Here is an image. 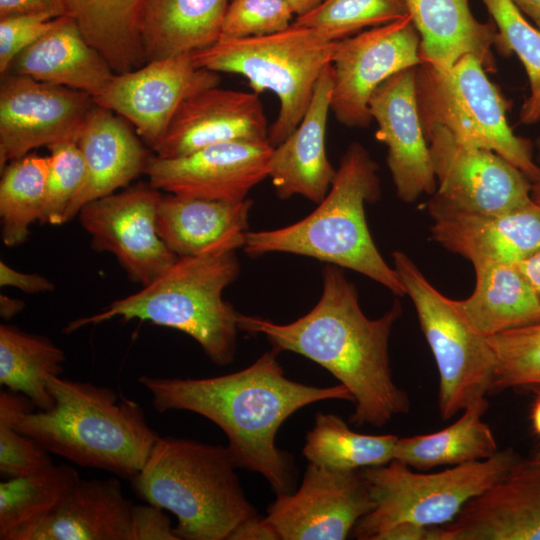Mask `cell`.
<instances>
[{"instance_id":"obj_1","label":"cell","mask_w":540,"mask_h":540,"mask_svg":"<svg viewBox=\"0 0 540 540\" xmlns=\"http://www.w3.org/2000/svg\"><path fill=\"white\" fill-rule=\"evenodd\" d=\"M272 347L250 366L208 378L140 376L156 411L185 410L216 424L228 439L237 468L262 475L277 495L294 491L297 468L290 454L276 445V435L293 413L324 400L353 396L343 384L317 387L286 377Z\"/></svg>"},{"instance_id":"obj_2","label":"cell","mask_w":540,"mask_h":540,"mask_svg":"<svg viewBox=\"0 0 540 540\" xmlns=\"http://www.w3.org/2000/svg\"><path fill=\"white\" fill-rule=\"evenodd\" d=\"M322 282L320 299L297 320L279 324L241 314L239 329L263 334L279 352L300 354L328 370L353 396L350 423L381 428L410 411L407 392L393 380L388 351L401 303L395 300L382 316L370 319L340 267L327 264Z\"/></svg>"},{"instance_id":"obj_6","label":"cell","mask_w":540,"mask_h":540,"mask_svg":"<svg viewBox=\"0 0 540 540\" xmlns=\"http://www.w3.org/2000/svg\"><path fill=\"white\" fill-rule=\"evenodd\" d=\"M236 468L227 447L160 437L131 485L139 498L176 516L179 540H229L259 516Z\"/></svg>"},{"instance_id":"obj_47","label":"cell","mask_w":540,"mask_h":540,"mask_svg":"<svg viewBox=\"0 0 540 540\" xmlns=\"http://www.w3.org/2000/svg\"><path fill=\"white\" fill-rule=\"evenodd\" d=\"M540 300V250L516 264Z\"/></svg>"},{"instance_id":"obj_51","label":"cell","mask_w":540,"mask_h":540,"mask_svg":"<svg viewBox=\"0 0 540 540\" xmlns=\"http://www.w3.org/2000/svg\"><path fill=\"white\" fill-rule=\"evenodd\" d=\"M531 420L534 431L540 436V395L533 405Z\"/></svg>"},{"instance_id":"obj_48","label":"cell","mask_w":540,"mask_h":540,"mask_svg":"<svg viewBox=\"0 0 540 540\" xmlns=\"http://www.w3.org/2000/svg\"><path fill=\"white\" fill-rule=\"evenodd\" d=\"M25 306L24 301L4 294L0 295V315L4 320H10L20 313Z\"/></svg>"},{"instance_id":"obj_28","label":"cell","mask_w":540,"mask_h":540,"mask_svg":"<svg viewBox=\"0 0 540 540\" xmlns=\"http://www.w3.org/2000/svg\"><path fill=\"white\" fill-rule=\"evenodd\" d=\"M476 283L455 309L478 334H495L540 322V300L516 264H474Z\"/></svg>"},{"instance_id":"obj_39","label":"cell","mask_w":540,"mask_h":540,"mask_svg":"<svg viewBox=\"0 0 540 540\" xmlns=\"http://www.w3.org/2000/svg\"><path fill=\"white\" fill-rule=\"evenodd\" d=\"M35 407L21 393L0 392V473L4 477L23 476L53 464L50 452L14 426L20 415Z\"/></svg>"},{"instance_id":"obj_33","label":"cell","mask_w":540,"mask_h":540,"mask_svg":"<svg viewBox=\"0 0 540 540\" xmlns=\"http://www.w3.org/2000/svg\"><path fill=\"white\" fill-rule=\"evenodd\" d=\"M70 465L54 463L0 482V539L29 527L54 512L80 481Z\"/></svg>"},{"instance_id":"obj_23","label":"cell","mask_w":540,"mask_h":540,"mask_svg":"<svg viewBox=\"0 0 540 540\" xmlns=\"http://www.w3.org/2000/svg\"><path fill=\"white\" fill-rule=\"evenodd\" d=\"M333 70L320 75L309 107L296 129L273 147L269 177L281 199L293 195L319 204L327 195L336 169L326 153V127L331 106Z\"/></svg>"},{"instance_id":"obj_12","label":"cell","mask_w":540,"mask_h":540,"mask_svg":"<svg viewBox=\"0 0 540 540\" xmlns=\"http://www.w3.org/2000/svg\"><path fill=\"white\" fill-rule=\"evenodd\" d=\"M420 35L407 16L338 40L332 58L330 110L347 127H366L369 100L392 75L419 65Z\"/></svg>"},{"instance_id":"obj_30","label":"cell","mask_w":540,"mask_h":540,"mask_svg":"<svg viewBox=\"0 0 540 540\" xmlns=\"http://www.w3.org/2000/svg\"><path fill=\"white\" fill-rule=\"evenodd\" d=\"M489 403L482 397L464 410L460 418L439 431L398 438L394 460L426 471L488 459L498 453L496 438L483 420Z\"/></svg>"},{"instance_id":"obj_37","label":"cell","mask_w":540,"mask_h":540,"mask_svg":"<svg viewBox=\"0 0 540 540\" xmlns=\"http://www.w3.org/2000/svg\"><path fill=\"white\" fill-rule=\"evenodd\" d=\"M495 357L491 392L540 385V322L487 338Z\"/></svg>"},{"instance_id":"obj_22","label":"cell","mask_w":540,"mask_h":540,"mask_svg":"<svg viewBox=\"0 0 540 540\" xmlns=\"http://www.w3.org/2000/svg\"><path fill=\"white\" fill-rule=\"evenodd\" d=\"M76 142L84 160L85 176L64 223L77 216L87 203L115 193L144 173L151 155L123 117L95 103Z\"/></svg>"},{"instance_id":"obj_14","label":"cell","mask_w":540,"mask_h":540,"mask_svg":"<svg viewBox=\"0 0 540 540\" xmlns=\"http://www.w3.org/2000/svg\"><path fill=\"white\" fill-rule=\"evenodd\" d=\"M220 81L217 72L198 67L193 52H188L115 73L93 101L131 123L154 151L181 103Z\"/></svg>"},{"instance_id":"obj_19","label":"cell","mask_w":540,"mask_h":540,"mask_svg":"<svg viewBox=\"0 0 540 540\" xmlns=\"http://www.w3.org/2000/svg\"><path fill=\"white\" fill-rule=\"evenodd\" d=\"M415 68L392 75L369 100L370 115L378 124L376 138L388 148L397 196L407 203L422 193L433 194L437 185L418 110Z\"/></svg>"},{"instance_id":"obj_15","label":"cell","mask_w":540,"mask_h":540,"mask_svg":"<svg viewBox=\"0 0 540 540\" xmlns=\"http://www.w3.org/2000/svg\"><path fill=\"white\" fill-rule=\"evenodd\" d=\"M93 105L92 96L80 90L15 73L5 76L0 86L1 170L35 148L77 141Z\"/></svg>"},{"instance_id":"obj_50","label":"cell","mask_w":540,"mask_h":540,"mask_svg":"<svg viewBox=\"0 0 540 540\" xmlns=\"http://www.w3.org/2000/svg\"><path fill=\"white\" fill-rule=\"evenodd\" d=\"M293 13L299 17L317 8L324 0H285Z\"/></svg>"},{"instance_id":"obj_20","label":"cell","mask_w":540,"mask_h":540,"mask_svg":"<svg viewBox=\"0 0 540 540\" xmlns=\"http://www.w3.org/2000/svg\"><path fill=\"white\" fill-rule=\"evenodd\" d=\"M269 126L258 94L218 86L186 98L154 150L174 158L234 141H268Z\"/></svg>"},{"instance_id":"obj_7","label":"cell","mask_w":540,"mask_h":540,"mask_svg":"<svg viewBox=\"0 0 540 540\" xmlns=\"http://www.w3.org/2000/svg\"><path fill=\"white\" fill-rule=\"evenodd\" d=\"M521 458L510 448L488 459L440 472H415L392 460L361 469L374 502L353 529L359 540H426L429 529L452 521Z\"/></svg>"},{"instance_id":"obj_8","label":"cell","mask_w":540,"mask_h":540,"mask_svg":"<svg viewBox=\"0 0 540 540\" xmlns=\"http://www.w3.org/2000/svg\"><path fill=\"white\" fill-rule=\"evenodd\" d=\"M337 42L328 31L294 22L269 35L219 38L194 51L193 59L200 68L245 77L256 94L269 90L278 97L279 112L268 132L275 147L301 122L320 75L332 63Z\"/></svg>"},{"instance_id":"obj_35","label":"cell","mask_w":540,"mask_h":540,"mask_svg":"<svg viewBox=\"0 0 540 540\" xmlns=\"http://www.w3.org/2000/svg\"><path fill=\"white\" fill-rule=\"evenodd\" d=\"M50 156L26 154L1 170V238L5 246L16 247L29 237L30 227L42 214Z\"/></svg>"},{"instance_id":"obj_29","label":"cell","mask_w":540,"mask_h":540,"mask_svg":"<svg viewBox=\"0 0 540 540\" xmlns=\"http://www.w3.org/2000/svg\"><path fill=\"white\" fill-rule=\"evenodd\" d=\"M228 0H145L140 34L146 63L194 52L221 34Z\"/></svg>"},{"instance_id":"obj_52","label":"cell","mask_w":540,"mask_h":540,"mask_svg":"<svg viewBox=\"0 0 540 540\" xmlns=\"http://www.w3.org/2000/svg\"><path fill=\"white\" fill-rule=\"evenodd\" d=\"M537 147L539 150V162H540V138L537 141ZM531 196H532V199L540 205V180L532 183Z\"/></svg>"},{"instance_id":"obj_36","label":"cell","mask_w":540,"mask_h":540,"mask_svg":"<svg viewBox=\"0 0 540 540\" xmlns=\"http://www.w3.org/2000/svg\"><path fill=\"white\" fill-rule=\"evenodd\" d=\"M497 26L496 47L503 54L515 53L530 84V95L519 113L522 124L540 120V29L532 26L512 0H482Z\"/></svg>"},{"instance_id":"obj_43","label":"cell","mask_w":540,"mask_h":540,"mask_svg":"<svg viewBox=\"0 0 540 540\" xmlns=\"http://www.w3.org/2000/svg\"><path fill=\"white\" fill-rule=\"evenodd\" d=\"M159 506L132 505L130 540H179L171 520Z\"/></svg>"},{"instance_id":"obj_24","label":"cell","mask_w":540,"mask_h":540,"mask_svg":"<svg viewBox=\"0 0 540 540\" xmlns=\"http://www.w3.org/2000/svg\"><path fill=\"white\" fill-rule=\"evenodd\" d=\"M252 200L222 201L167 193L156 213L161 239L177 257L243 248Z\"/></svg>"},{"instance_id":"obj_16","label":"cell","mask_w":540,"mask_h":540,"mask_svg":"<svg viewBox=\"0 0 540 540\" xmlns=\"http://www.w3.org/2000/svg\"><path fill=\"white\" fill-rule=\"evenodd\" d=\"M373 507L361 470L308 463L300 487L277 495L265 519L279 540H344Z\"/></svg>"},{"instance_id":"obj_25","label":"cell","mask_w":540,"mask_h":540,"mask_svg":"<svg viewBox=\"0 0 540 540\" xmlns=\"http://www.w3.org/2000/svg\"><path fill=\"white\" fill-rule=\"evenodd\" d=\"M132 505L117 478L80 479L54 512L9 540H130Z\"/></svg>"},{"instance_id":"obj_32","label":"cell","mask_w":540,"mask_h":540,"mask_svg":"<svg viewBox=\"0 0 540 540\" xmlns=\"http://www.w3.org/2000/svg\"><path fill=\"white\" fill-rule=\"evenodd\" d=\"M65 360L64 351L49 338L0 325V383L27 396L38 409L53 407L47 379L63 372Z\"/></svg>"},{"instance_id":"obj_5","label":"cell","mask_w":540,"mask_h":540,"mask_svg":"<svg viewBox=\"0 0 540 540\" xmlns=\"http://www.w3.org/2000/svg\"><path fill=\"white\" fill-rule=\"evenodd\" d=\"M240 272L235 251L178 257L158 278L101 312L72 320L66 334L119 317L179 330L192 337L219 366L233 362L241 313L223 299Z\"/></svg>"},{"instance_id":"obj_10","label":"cell","mask_w":540,"mask_h":540,"mask_svg":"<svg viewBox=\"0 0 540 540\" xmlns=\"http://www.w3.org/2000/svg\"><path fill=\"white\" fill-rule=\"evenodd\" d=\"M394 270L417 312L438 374V411L451 419L491 392L495 357L486 337L475 332L403 252L392 254Z\"/></svg>"},{"instance_id":"obj_18","label":"cell","mask_w":540,"mask_h":540,"mask_svg":"<svg viewBox=\"0 0 540 540\" xmlns=\"http://www.w3.org/2000/svg\"><path fill=\"white\" fill-rule=\"evenodd\" d=\"M426 540H540V453L520 459Z\"/></svg>"},{"instance_id":"obj_42","label":"cell","mask_w":540,"mask_h":540,"mask_svg":"<svg viewBox=\"0 0 540 540\" xmlns=\"http://www.w3.org/2000/svg\"><path fill=\"white\" fill-rule=\"evenodd\" d=\"M46 13H25L0 18V73L10 70L15 58L59 22Z\"/></svg>"},{"instance_id":"obj_17","label":"cell","mask_w":540,"mask_h":540,"mask_svg":"<svg viewBox=\"0 0 540 540\" xmlns=\"http://www.w3.org/2000/svg\"><path fill=\"white\" fill-rule=\"evenodd\" d=\"M273 146L269 141H234L190 154L150 155L144 174L160 191L210 200L243 201L269 177Z\"/></svg>"},{"instance_id":"obj_38","label":"cell","mask_w":540,"mask_h":540,"mask_svg":"<svg viewBox=\"0 0 540 540\" xmlns=\"http://www.w3.org/2000/svg\"><path fill=\"white\" fill-rule=\"evenodd\" d=\"M405 0H324L295 23L332 33L337 40L364 27L380 26L407 16Z\"/></svg>"},{"instance_id":"obj_49","label":"cell","mask_w":540,"mask_h":540,"mask_svg":"<svg viewBox=\"0 0 540 540\" xmlns=\"http://www.w3.org/2000/svg\"><path fill=\"white\" fill-rule=\"evenodd\" d=\"M517 8L527 15L540 29V0H512Z\"/></svg>"},{"instance_id":"obj_40","label":"cell","mask_w":540,"mask_h":540,"mask_svg":"<svg viewBox=\"0 0 540 540\" xmlns=\"http://www.w3.org/2000/svg\"><path fill=\"white\" fill-rule=\"evenodd\" d=\"M50 167L41 225H61L65 214L82 186L85 164L76 141L59 142L48 146Z\"/></svg>"},{"instance_id":"obj_45","label":"cell","mask_w":540,"mask_h":540,"mask_svg":"<svg viewBox=\"0 0 540 540\" xmlns=\"http://www.w3.org/2000/svg\"><path fill=\"white\" fill-rule=\"evenodd\" d=\"M25 13H46L53 17L67 15L63 0H0V18Z\"/></svg>"},{"instance_id":"obj_31","label":"cell","mask_w":540,"mask_h":540,"mask_svg":"<svg viewBox=\"0 0 540 540\" xmlns=\"http://www.w3.org/2000/svg\"><path fill=\"white\" fill-rule=\"evenodd\" d=\"M85 39L114 73L143 66L146 58L140 34L145 0H63Z\"/></svg>"},{"instance_id":"obj_9","label":"cell","mask_w":540,"mask_h":540,"mask_svg":"<svg viewBox=\"0 0 540 540\" xmlns=\"http://www.w3.org/2000/svg\"><path fill=\"white\" fill-rule=\"evenodd\" d=\"M485 71L470 54L447 68L417 65L415 93L423 132L445 127L461 144L491 150L537 182L540 165L533 160L531 143L513 133L508 103Z\"/></svg>"},{"instance_id":"obj_11","label":"cell","mask_w":540,"mask_h":540,"mask_svg":"<svg viewBox=\"0 0 540 540\" xmlns=\"http://www.w3.org/2000/svg\"><path fill=\"white\" fill-rule=\"evenodd\" d=\"M439 188L430 216L467 212L498 214L530 203L532 182L497 153L466 146L442 126L424 133Z\"/></svg>"},{"instance_id":"obj_44","label":"cell","mask_w":540,"mask_h":540,"mask_svg":"<svg viewBox=\"0 0 540 540\" xmlns=\"http://www.w3.org/2000/svg\"><path fill=\"white\" fill-rule=\"evenodd\" d=\"M0 285L14 287L30 294L54 289V284L46 277L34 273L19 272L4 261L0 262Z\"/></svg>"},{"instance_id":"obj_4","label":"cell","mask_w":540,"mask_h":540,"mask_svg":"<svg viewBox=\"0 0 540 540\" xmlns=\"http://www.w3.org/2000/svg\"><path fill=\"white\" fill-rule=\"evenodd\" d=\"M378 164L359 143H352L340 159L325 198L308 216L288 226L248 231L244 251L252 256L290 253L361 273L393 294L405 289L394 268L378 251L370 234L365 204L380 197Z\"/></svg>"},{"instance_id":"obj_41","label":"cell","mask_w":540,"mask_h":540,"mask_svg":"<svg viewBox=\"0 0 540 540\" xmlns=\"http://www.w3.org/2000/svg\"><path fill=\"white\" fill-rule=\"evenodd\" d=\"M294 15L285 0H230L219 38H249L288 28Z\"/></svg>"},{"instance_id":"obj_34","label":"cell","mask_w":540,"mask_h":540,"mask_svg":"<svg viewBox=\"0 0 540 540\" xmlns=\"http://www.w3.org/2000/svg\"><path fill=\"white\" fill-rule=\"evenodd\" d=\"M397 440L393 434L355 432L339 416L317 412L302 452L308 463L335 470H361L394 460Z\"/></svg>"},{"instance_id":"obj_27","label":"cell","mask_w":540,"mask_h":540,"mask_svg":"<svg viewBox=\"0 0 540 540\" xmlns=\"http://www.w3.org/2000/svg\"><path fill=\"white\" fill-rule=\"evenodd\" d=\"M420 35V57L435 67L447 68L464 55H473L486 71H494L491 47L498 32L492 22L481 23L468 0H405Z\"/></svg>"},{"instance_id":"obj_21","label":"cell","mask_w":540,"mask_h":540,"mask_svg":"<svg viewBox=\"0 0 540 540\" xmlns=\"http://www.w3.org/2000/svg\"><path fill=\"white\" fill-rule=\"evenodd\" d=\"M431 237L472 262L517 264L540 250V205L498 214L450 212L433 217Z\"/></svg>"},{"instance_id":"obj_13","label":"cell","mask_w":540,"mask_h":540,"mask_svg":"<svg viewBox=\"0 0 540 540\" xmlns=\"http://www.w3.org/2000/svg\"><path fill=\"white\" fill-rule=\"evenodd\" d=\"M162 195L149 182H141L87 203L77 215L90 235L91 247L114 255L129 279L141 286L158 278L178 258L157 231Z\"/></svg>"},{"instance_id":"obj_26","label":"cell","mask_w":540,"mask_h":540,"mask_svg":"<svg viewBox=\"0 0 540 540\" xmlns=\"http://www.w3.org/2000/svg\"><path fill=\"white\" fill-rule=\"evenodd\" d=\"M11 68L15 74L80 90L92 98L115 74L68 15L61 16L53 29L24 49Z\"/></svg>"},{"instance_id":"obj_3","label":"cell","mask_w":540,"mask_h":540,"mask_svg":"<svg viewBox=\"0 0 540 540\" xmlns=\"http://www.w3.org/2000/svg\"><path fill=\"white\" fill-rule=\"evenodd\" d=\"M54 405L25 412L15 428L48 452L82 467L131 480L144 466L160 436L140 405L114 390L52 376Z\"/></svg>"},{"instance_id":"obj_46","label":"cell","mask_w":540,"mask_h":540,"mask_svg":"<svg viewBox=\"0 0 540 540\" xmlns=\"http://www.w3.org/2000/svg\"><path fill=\"white\" fill-rule=\"evenodd\" d=\"M229 540H279V536L265 517L257 516L240 524Z\"/></svg>"}]
</instances>
